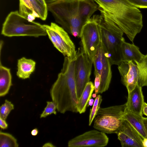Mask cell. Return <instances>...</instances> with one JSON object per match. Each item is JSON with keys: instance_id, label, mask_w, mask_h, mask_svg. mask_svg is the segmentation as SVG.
Here are the masks:
<instances>
[{"instance_id": "obj_1", "label": "cell", "mask_w": 147, "mask_h": 147, "mask_svg": "<svg viewBox=\"0 0 147 147\" xmlns=\"http://www.w3.org/2000/svg\"><path fill=\"white\" fill-rule=\"evenodd\" d=\"M101 14L110 18L133 42L143 26L142 14L128 0H93Z\"/></svg>"}, {"instance_id": "obj_2", "label": "cell", "mask_w": 147, "mask_h": 147, "mask_svg": "<svg viewBox=\"0 0 147 147\" xmlns=\"http://www.w3.org/2000/svg\"><path fill=\"white\" fill-rule=\"evenodd\" d=\"M76 57H65L62 68L50 90L51 98L56 104L57 110L63 114L67 111L78 112V98L74 76Z\"/></svg>"}, {"instance_id": "obj_3", "label": "cell", "mask_w": 147, "mask_h": 147, "mask_svg": "<svg viewBox=\"0 0 147 147\" xmlns=\"http://www.w3.org/2000/svg\"><path fill=\"white\" fill-rule=\"evenodd\" d=\"M79 0H57L47 4L56 22L68 33L80 38L84 25L79 13Z\"/></svg>"}, {"instance_id": "obj_4", "label": "cell", "mask_w": 147, "mask_h": 147, "mask_svg": "<svg viewBox=\"0 0 147 147\" xmlns=\"http://www.w3.org/2000/svg\"><path fill=\"white\" fill-rule=\"evenodd\" d=\"M102 44L107 52L111 65H118L122 61L121 45L124 33L122 30L107 16L97 15Z\"/></svg>"}, {"instance_id": "obj_5", "label": "cell", "mask_w": 147, "mask_h": 147, "mask_svg": "<svg viewBox=\"0 0 147 147\" xmlns=\"http://www.w3.org/2000/svg\"><path fill=\"white\" fill-rule=\"evenodd\" d=\"M1 34L7 37H38L47 35L43 25L29 21L18 11H12L7 15L3 24Z\"/></svg>"}, {"instance_id": "obj_6", "label": "cell", "mask_w": 147, "mask_h": 147, "mask_svg": "<svg viewBox=\"0 0 147 147\" xmlns=\"http://www.w3.org/2000/svg\"><path fill=\"white\" fill-rule=\"evenodd\" d=\"M43 26L49 38L57 50L65 57L71 58L76 57L77 51L75 45L63 28L54 22H51L50 25Z\"/></svg>"}, {"instance_id": "obj_7", "label": "cell", "mask_w": 147, "mask_h": 147, "mask_svg": "<svg viewBox=\"0 0 147 147\" xmlns=\"http://www.w3.org/2000/svg\"><path fill=\"white\" fill-rule=\"evenodd\" d=\"M93 62L95 73L98 74L100 77V84L98 94H101L108 89L112 75V65L108 53L102 42L101 37L100 42L94 55Z\"/></svg>"}, {"instance_id": "obj_8", "label": "cell", "mask_w": 147, "mask_h": 147, "mask_svg": "<svg viewBox=\"0 0 147 147\" xmlns=\"http://www.w3.org/2000/svg\"><path fill=\"white\" fill-rule=\"evenodd\" d=\"M82 47L92 60L100 40L97 15H94L83 26L81 32Z\"/></svg>"}, {"instance_id": "obj_9", "label": "cell", "mask_w": 147, "mask_h": 147, "mask_svg": "<svg viewBox=\"0 0 147 147\" xmlns=\"http://www.w3.org/2000/svg\"><path fill=\"white\" fill-rule=\"evenodd\" d=\"M93 62L81 47L77 51L75 60L74 76L77 96H81L87 83L90 81Z\"/></svg>"}, {"instance_id": "obj_10", "label": "cell", "mask_w": 147, "mask_h": 147, "mask_svg": "<svg viewBox=\"0 0 147 147\" xmlns=\"http://www.w3.org/2000/svg\"><path fill=\"white\" fill-rule=\"evenodd\" d=\"M109 139L103 132L95 130L86 132L69 140V147H104L107 144Z\"/></svg>"}, {"instance_id": "obj_11", "label": "cell", "mask_w": 147, "mask_h": 147, "mask_svg": "<svg viewBox=\"0 0 147 147\" xmlns=\"http://www.w3.org/2000/svg\"><path fill=\"white\" fill-rule=\"evenodd\" d=\"M93 127L107 134H117L121 128L125 120L124 117L107 115H97Z\"/></svg>"}, {"instance_id": "obj_12", "label": "cell", "mask_w": 147, "mask_h": 147, "mask_svg": "<svg viewBox=\"0 0 147 147\" xmlns=\"http://www.w3.org/2000/svg\"><path fill=\"white\" fill-rule=\"evenodd\" d=\"M116 134L122 147H143V139L125 120L121 128Z\"/></svg>"}, {"instance_id": "obj_13", "label": "cell", "mask_w": 147, "mask_h": 147, "mask_svg": "<svg viewBox=\"0 0 147 147\" xmlns=\"http://www.w3.org/2000/svg\"><path fill=\"white\" fill-rule=\"evenodd\" d=\"M118 68L121 77V81L126 88L128 93L131 92L138 83V71L136 65L132 61H122Z\"/></svg>"}, {"instance_id": "obj_14", "label": "cell", "mask_w": 147, "mask_h": 147, "mask_svg": "<svg viewBox=\"0 0 147 147\" xmlns=\"http://www.w3.org/2000/svg\"><path fill=\"white\" fill-rule=\"evenodd\" d=\"M142 87L138 83L134 88L128 93L127 108L136 115L143 116L142 109L144 102Z\"/></svg>"}, {"instance_id": "obj_15", "label": "cell", "mask_w": 147, "mask_h": 147, "mask_svg": "<svg viewBox=\"0 0 147 147\" xmlns=\"http://www.w3.org/2000/svg\"><path fill=\"white\" fill-rule=\"evenodd\" d=\"M121 53L122 61H124L139 62L144 56L138 47L126 42L124 39L121 45Z\"/></svg>"}, {"instance_id": "obj_16", "label": "cell", "mask_w": 147, "mask_h": 147, "mask_svg": "<svg viewBox=\"0 0 147 147\" xmlns=\"http://www.w3.org/2000/svg\"><path fill=\"white\" fill-rule=\"evenodd\" d=\"M98 10V6L93 0H79V13L84 25L91 18L93 14Z\"/></svg>"}, {"instance_id": "obj_17", "label": "cell", "mask_w": 147, "mask_h": 147, "mask_svg": "<svg viewBox=\"0 0 147 147\" xmlns=\"http://www.w3.org/2000/svg\"><path fill=\"white\" fill-rule=\"evenodd\" d=\"M36 64L35 61L31 59L22 57L19 59L17 63V76L23 79L29 78L35 70Z\"/></svg>"}, {"instance_id": "obj_18", "label": "cell", "mask_w": 147, "mask_h": 147, "mask_svg": "<svg viewBox=\"0 0 147 147\" xmlns=\"http://www.w3.org/2000/svg\"><path fill=\"white\" fill-rule=\"evenodd\" d=\"M143 117L132 112L127 108L124 115L125 120L136 129L144 139L147 138V132L143 122Z\"/></svg>"}, {"instance_id": "obj_19", "label": "cell", "mask_w": 147, "mask_h": 147, "mask_svg": "<svg viewBox=\"0 0 147 147\" xmlns=\"http://www.w3.org/2000/svg\"><path fill=\"white\" fill-rule=\"evenodd\" d=\"M12 85V76L9 68L0 65V96H4L8 93Z\"/></svg>"}, {"instance_id": "obj_20", "label": "cell", "mask_w": 147, "mask_h": 147, "mask_svg": "<svg viewBox=\"0 0 147 147\" xmlns=\"http://www.w3.org/2000/svg\"><path fill=\"white\" fill-rule=\"evenodd\" d=\"M94 90V85L90 81L86 84L82 95L78 99V112L80 114L84 113L86 106L91 99L92 93Z\"/></svg>"}, {"instance_id": "obj_21", "label": "cell", "mask_w": 147, "mask_h": 147, "mask_svg": "<svg viewBox=\"0 0 147 147\" xmlns=\"http://www.w3.org/2000/svg\"><path fill=\"white\" fill-rule=\"evenodd\" d=\"M134 63L138 69V84L142 87L144 86L147 87V54L144 55L140 61Z\"/></svg>"}, {"instance_id": "obj_22", "label": "cell", "mask_w": 147, "mask_h": 147, "mask_svg": "<svg viewBox=\"0 0 147 147\" xmlns=\"http://www.w3.org/2000/svg\"><path fill=\"white\" fill-rule=\"evenodd\" d=\"M19 144L17 139L9 133L2 132H0V147H18Z\"/></svg>"}, {"instance_id": "obj_23", "label": "cell", "mask_w": 147, "mask_h": 147, "mask_svg": "<svg viewBox=\"0 0 147 147\" xmlns=\"http://www.w3.org/2000/svg\"><path fill=\"white\" fill-rule=\"evenodd\" d=\"M34 11L39 16V18L42 20H45L48 14L47 9L43 6L37 0H29Z\"/></svg>"}, {"instance_id": "obj_24", "label": "cell", "mask_w": 147, "mask_h": 147, "mask_svg": "<svg viewBox=\"0 0 147 147\" xmlns=\"http://www.w3.org/2000/svg\"><path fill=\"white\" fill-rule=\"evenodd\" d=\"M102 101V96L98 94L96 97L92 107L90 109L89 117V125H90L97 113L100 108V105Z\"/></svg>"}, {"instance_id": "obj_25", "label": "cell", "mask_w": 147, "mask_h": 147, "mask_svg": "<svg viewBox=\"0 0 147 147\" xmlns=\"http://www.w3.org/2000/svg\"><path fill=\"white\" fill-rule=\"evenodd\" d=\"M14 109V106L11 102L6 99L0 107V117L6 120L11 111Z\"/></svg>"}, {"instance_id": "obj_26", "label": "cell", "mask_w": 147, "mask_h": 147, "mask_svg": "<svg viewBox=\"0 0 147 147\" xmlns=\"http://www.w3.org/2000/svg\"><path fill=\"white\" fill-rule=\"evenodd\" d=\"M47 106L42 113L40 115V118H45L52 114L55 115L57 114L56 109H57V107L55 103L53 101H47Z\"/></svg>"}, {"instance_id": "obj_27", "label": "cell", "mask_w": 147, "mask_h": 147, "mask_svg": "<svg viewBox=\"0 0 147 147\" xmlns=\"http://www.w3.org/2000/svg\"><path fill=\"white\" fill-rule=\"evenodd\" d=\"M138 8H147V0H128Z\"/></svg>"}, {"instance_id": "obj_28", "label": "cell", "mask_w": 147, "mask_h": 147, "mask_svg": "<svg viewBox=\"0 0 147 147\" xmlns=\"http://www.w3.org/2000/svg\"><path fill=\"white\" fill-rule=\"evenodd\" d=\"M95 78L94 83V90L95 94L96 95L98 94L100 86V84L101 78L100 75L97 73H95Z\"/></svg>"}, {"instance_id": "obj_29", "label": "cell", "mask_w": 147, "mask_h": 147, "mask_svg": "<svg viewBox=\"0 0 147 147\" xmlns=\"http://www.w3.org/2000/svg\"><path fill=\"white\" fill-rule=\"evenodd\" d=\"M19 6H25L31 9L34 10L29 0H19Z\"/></svg>"}, {"instance_id": "obj_30", "label": "cell", "mask_w": 147, "mask_h": 147, "mask_svg": "<svg viewBox=\"0 0 147 147\" xmlns=\"http://www.w3.org/2000/svg\"><path fill=\"white\" fill-rule=\"evenodd\" d=\"M0 127L3 129H7L8 127V124L5 120L0 117Z\"/></svg>"}, {"instance_id": "obj_31", "label": "cell", "mask_w": 147, "mask_h": 147, "mask_svg": "<svg viewBox=\"0 0 147 147\" xmlns=\"http://www.w3.org/2000/svg\"><path fill=\"white\" fill-rule=\"evenodd\" d=\"M142 113L147 116V103L144 102L142 109Z\"/></svg>"}, {"instance_id": "obj_32", "label": "cell", "mask_w": 147, "mask_h": 147, "mask_svg": "<svg viewBox=\"0 0 147 147\" xmlns=\"http://www.w3.org/2000/svg\"><path fill=\"white\" fill-rule=\"evenodd\" d=\"M37 1L44 7L47 9V4L45 0H37Z\"/></svg>"}, {"instance_id": "obj_33", "label": "cell", "mask_w": 147, "mask_h": 147, "mask_svg": "<svg viewBox=\"0 0 147 147\" xmlns=\"http://www.w3.org/2000/svg\"><path fill=\"white\" fill-rule=\"evenodd\" d=\"M38 129L35 128L32 130L31 131V134L32 136H36L38 134Z\"/></svg>"}, {"instance_id": "obj_34", "label": "cell", "mask_w": 147, "mask_h": 147, "mask_svg": "<svg viewBox=\"0 0 147 147\" xmlns=\"http://www.w3.org/2000/svg\"><path fill=\"white\" fill-rule=\"evenodd\" d=\"M142 118L143 122L147 132V117H143Z\"/></svg>"}, {"instance_id": "obj_35", "label": "cell", "mask_w": 147, "mask_h": 147, "mask_svg": "<svg viewBox=\"0 0 147 147\" xmlns=\"http://www.w3.org/2000/svg\"><path fill=\"white\" fill-rule=\"evenodd\" d=\"M143 147H147V138L143 139Z\"/></svg>"}, {"instance_id": "obj_36", "label": "cell", "mask_w": 147, "mask_h": 147, "mask_svg": "<svg viewBox=\"0 0 147 147\" xmlns=\"http://www.w3.org/2000/svg\"><path fill=\"white\" fill-rule=\"evenodd\" d=\"M46 146L52 147V146H53V144H52L51 143L48 142V143H45L43 146V147H46Z\"/></svg>"}, {"instance_id": "obj_37", "label": "cell", "mask_w": 147, "mask_h": 147, "mask_svg": "<svg viewBox=\"0 0 147 147\" xmlns=\"http://www.w3.org/2000/svg\"><path fill=\"white\" fill-rule=\"evenodd\" d=\"M94 101V100L93 99H90L89 101V105L90 106L94 104L93 103Z\"/></svg>"}, {"instance_id": "obj_38", "label": "cell", "mask_w": 147, "mask_h": 147, "mask_svg": "<svg viewBox=\"0 0 147 147\" xmlns=\"http://www.w3.org/2000/svg\"><path fill=\"white\" fill-rule=\"evenodd\" d=\"M47 4L53 2L57 0H45Z\"/></svg>"}]
</instances>
